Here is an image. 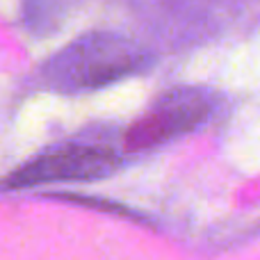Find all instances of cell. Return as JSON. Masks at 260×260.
Returning a JSON list of instances; mask_svg holds the SVG:
<instances>
[{
  "label": "cell",
  "instance_id": "cell-1",
  "mask_svg": "<svg viewBox=\"0 0 260 260\" xmlns=\"http://www.w3.org/2000/svg\"><path fill=\"white\" fill-rule=\"evenodd\" d=\"M148 55L137 41L119 35H87L55 53L41 67L44 85L59 91L96 89L144 69Z\"/></svg>",
  "mask_w": 260,
  "mask_h": 260
},
{
  "label": "cell",
  "instance_id": "cell-2",
  "mask_svg": "<svg viewBox=\"0 0 260 260\" xmlns=\"http://www.w3.org/2000/svg\"><path fill=\"white\" fill-rule=\"evenodd\" d=\"M121 157L103 146H62L41 153L3 180L5 187H32L57 180H91L119 169Z\"/></svg>",
  "mask_w": 260,
  "mask_h": 260
},
{
  "label": "cell",
  "instance_id": "cell-3",
  "mask_svg": "<svg viewBox=\"0 0 260 260\" xmlns=\"http://www.w3.org/2000/svg\"><path fill=\"white\" fill-rule=\"evenodd\" d=\"M212 112V99L201 89H176L162 96L126 133V148H151L203 123Z\"/></svg>",
  "mask_w": 260,
  "mask_h": 260
}]
</instances>
